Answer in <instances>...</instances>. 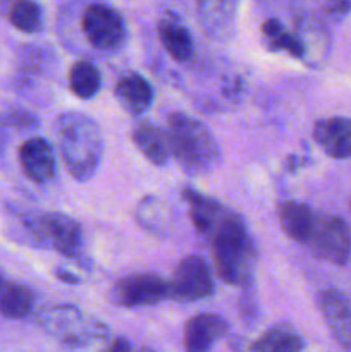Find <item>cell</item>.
<instances>
[{"instance_id":"1","label":"cell","mask_w":351,"mask_h":352,"mask_svg":"<svg viewBox=\"0 0 351 352\" xmlns=\"http://www.w3.org/2000/svg\"><path fill=\"white\" fill-rule=\"evenodd\" d=\"M205 237L212 243L213 261L220 280L237 287L253 282L258 253L244 222L236 213L224 208Z\"/></svg>"},{"instance_id":"2","label":"cell","mask_w":351,"mask_h":352,"mask_svg":"<svg viewBox=\"0 0 351 352\" xmlns=\"http://www.w3.org/2000/svg\"><path fill=\"white\" fill-rule=\"evenodd\" d=\"M55 138L69 174L79 182L95 175L103 155V136L98 122L83 112L57 117Z\"/></svg>"},{"instance_id":"3","label":"cell","mask_w":351,"mask_h":352,"mask_svg":"<svg viewBox=\"0 0 351 352\" xmlns=\"http://www.w3.org/2000/svg\"><path fill=\"white\" fill-rule=\"evenodd\" d=\"M169 153L189 175H205L220 162V148L209 127L188 113L176 112L167 119Z\"/></svg>"},{"instance_id":"4","label":"cell","mask_w":351,"mask_h":352,"mask_svg":"<svg viewBox=\"0 0 351 352\" xmlns=\"http://www.w3.org/2000/svg\"><path fill=\"white\" fill-rule=\"evenodd\" d=\"M38 323L47 336L72 349L102 346L110 337L107 323L71 305L45 308L38 315Z\"/></svg>"},{"instance_id":"5","label":"cell","mask_w":351,"mask_h":352,"mask_svg":"<svg viewBox=\"0 0 351 352\" xmlns=\"http://www.w3.org/2000/svg\"><path fill=\"white\" fill-rule=\"evenodd\" d=\"M317 258L343 267L351 258V232L348 223L336 215H317L305 241Z\"/></svg>"},{"instance_id":"6","label":"cell","mask_w":351,"mask_h":352,"mask_svg":"<svg viewBox=\"0 0 351 352\" xmlns=\"http://www.w3.org/2000/svg\"><path fill=\"white\" fill-rule=\"evenodd\" d=\"M81 31L88 43L100 52H116L127 36L126 23L114 7L92 3L81 16Z\"/></svg>"},{"instance_id":"7","label":"cell","mask_w":351,"mask_h":352,"mask_svg":"<svg viewBox=\"0 0 351 352\" xmlns=\"http://www.w3.org/2000/svg\"><path fill=\"white\" fill-rule=\"evenodd\" d=\"M169 289L171 298L176 301L195 302L210 298L215 291V284L209 263L196 254L182 258L172 274Z\"/></svg>"},{"instance_id":"8","label":"cell","mask_w":351,"mask_h":352,"mask_svg":"<svg viewBox=\"0 0 351 352\" xmlns=\"http://www.w3.org/2000/svg\"><path fill=\"white\" fill-rule=\"evenodd\" d=\"M171 298L169 282L155 274H134L114 285L110 299L123 308L153 306Z\"/></svg>"},{"instance_id":"9","label":"cell","mask_w":351,"mask_h":352,"mask_svg":"<svg viewBox=\"0 0 351 352\" xmlns=\"http://www.w3.org/2000/svg\"><path fill=\"white\" fill-rule=\"evenodd\" d=\"M38 241L47 243L62 256H78L83 244L81 226L64 213H45L31 223Z\"/></svg>"},{"instance_id":"10","label":"cell","mask_w":351,"mask_h":352,"mask_svg":"<svg viewBox=\"0 0 351 352\" xmlns=\"http://www.w3.org/2000/svg\"><path fill=\"white\" fill-rule=\"evenodd\" d=\"M241 0H195L196 16L206 36L212 40H227L234 31Z\"/></svg>"},{"instance_id":"11","label":"cell","mask_w":351,"mask_h":352,"mask_svg":"<svg viewBox=\"0 0 351 352\" xmlns=\"http://www.w3.org/2000/svg\"><path fill=\"white\" fill-rule=\"evenodd\" d=\"M19 164L34 184H48L57 172V160L50 143L43 138H31L19 148Z\"/></svg>"},{"instance_id":"12","label":"cell","mask_w":351,"mask_h":352,"mask_svg":"<svg viewBox=\"0 0 351 352\" xmlns=\"http://www.w3.org/2000/svg\"><path fill=\"white\" fill-rule=\"evenodd\" d=\"M319 308L336 342L351 351V305L346 296L336 289H326L319 294Z\"/></svg>"},{"instance_id":"13","label":"cell","mask_w":351,"mask_h":352,"mask_svg":"<svg viewBox=\"0 0 351 352\" xmlns=\"http://www.w3.org/2000/svg\"><path fill=\"white\" fill-rule=\"evenodd\" d=\"M313 140L330 158H351V119L327 117L313 126Z\"/></svg>"},{"instance_id":"14","label":"cell","mask_w":351,"mask_h":352,"mask_svg":"<svg viewBox=\"0 0 351 352\" xmlns=\"http://www.w3.org/2000/svg\"><path fill=\"white\" fill-rule=\"evenodd\" d=\"M227 329L229 325L222 316L212 315V313L196 315L186 322L182 342L186 349L191 352L210 351L215 346V342H219L226 336Z\"/></svg>"},{"instance_id":"15","label":"cell","mask_w":351,"mask_h":352,"mask_svg":"<svg viewBox=\"0 0 351 352\" xmlns=\"http://www.w3.org/2000/svg\"><path fill=\"white\" fill-rule=\"evenodd\" d=\"M296 34L303 45V58L308 65H319L329 55L330 40L327 28L315 17H301L296 24Z\"/></svg>"},{"instance_id":"16","label":"cell","mask_w":351,"mask_h":352,"mask_svg":"<svg viewBox=\"0 0 351 352\" xmlns=\"http://www.w3.org/2000/svg\"><path fill=\"white\" fill-rule=\"evenodd\" d=\"M116 98L131 116H141L153 102V89L150 82L138 72L124 74L116 85Z\"/></svg>"},{"instance_id":"17","label":"cell","mask_w":351,"mask_h":352,"mask_svg":"<svg viewBox=\"0 0 351 352\" xmlns=\"http://www.w3.org/2000/svg\"><path fill=\"white\" fill-rule=\"evenodd\" d=\"M162 47L178 62H188L195 52V43L188 28L174 16H167L158 24Z\"/></svg>"},{"instance_id":"18","label":"cell","mask_w":351,"mask_h":352,"mask_svg":"<svg viewBox=\"0 0 351 352\" xmlns=\"http://www.w3.org/2000/svg\"><path fill=\"white\" fill-rule=\"evenodd\" d=\"M33 308L34 294L30 287L0 277V313L6 318H26Z\"/></svg>"},{"instance_id":"19","label":"cell","mask_w":351,"mask_h":352,"mask_svg":"<svg viewBox=\"0 0 351 352\" xmlns=\"http://www.w3.org/2000/svg\"><path fill=\"white\" fill-rule=\"evenodd\" d=\"M133 141L148 162L153 165H165L169 158L167 136L160 127L151 122H140L133 129Z\"/></svg>"},{"instance_id":"20","label":"cell","mask_w":351,"mask_h":352,"mask_svg":"<svg viewBox=\"0 0 351 352\" xmlns=\"http://www.w3.org/2000/svg\"><path fill=\"white\" fill-rule=\"evenodd\" d=\"M313 219H315V213L305 203L284 201L279 206V222H281L282 230L289 239L299 244H305Z\"/></svg>"},{"instance_id":"21","label":"cell","mask_w":351,"mask_h":352,"mask_svg":"<svg viewBox=\"0 0 351 352\" xmlns=\"http://www.w3.org/2000/svg\"><path fill=\"white\" fill-rule=\"evenodd\" d=\"M250 349L258 352H298L305 349V340L289 325H277L251 344Z\"/></svg>"},{"instance_id":"22","label":"cell","mask_w":351,"mask_h":352,"mask_svg":"<svg viewBox=\"0 0 351 352\" xmlns=\"http://www.w3.org/2000/svg\"><path fill=\"white\" fill-rule=\"evenodd\" d=\"M102 76L98 67L89 60H78L69 71V88L78 98L89 100L100 91Z\"/></svg>"},{"instance_id":"23","label":"cell","mask_w":351,"mask_h":352,"mask_svg":"<svg viewBox=\"0 0 351 352\" xmlns=\"http://www.w3.org/2000/svg\"><path fill=\"white\" fill-rule=\"evenodd\" d=\"M262 34L272 52H288L291 57L303 58V45L299 41L298 34L288 31V28L279 19H267L262 24Z\"/></svg>"},{"instance_id":"24","label":"cell","mask_w":351,"mask_h":352,"mask_svg":"<svg viewBox=\"0 0 351 352\" xmlns=\"http://www.w3.org/2000/svg\"><path fill=\"white\" fill-rule=\"evenodd\" d=\"M9 21L21 33L34 34L43 28V10L34 0H14L9 7Z\"/></svg>"},{"instance_id":"25","label":"cell","mask_w":351,"mask_h":352,"mask_svg":"<svg viewBox=\"0 0 351 352\" xmlns=\"http://www.w3.org/2000/svg\"><path fill=\"white\" fill-rule=\"evenodd\" d=\"M136 219L145 229L162 236V230L167 229L169 212L160 199L151 198L150 196V198H145L143 201L140 203L136 212Z\"/></svg>"},{"instance_id":"26","label":"cell","mask_w":351,"mask_h":352,"mask_svg":"<svg viewBox=\"0 0 351 352\" xmlns=\"http://www.w3.org/2000/svg\"><path fill=\"white\" fill-rule=\"evenodd\" d=\"M323 12L332 19H343L351 12V0H327L323 3Z\"/></svg>"},{"instance_id":"27","label":"cell","mask_w":351,"mask_h":352,"mask_svg":"<svg viewBox=\"0 0 351 352\" xmlns=\"http://www.w3.org/2000/svg\"><path fill=\"white\" fill-rule=\"evenodd\" d=\"M105 349L112 351V352H120V351H131L133 349V346H131L126 339H117V340H114L112 344H109Z\"/></svg>"}]
</instances>
